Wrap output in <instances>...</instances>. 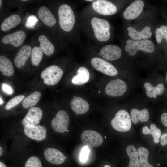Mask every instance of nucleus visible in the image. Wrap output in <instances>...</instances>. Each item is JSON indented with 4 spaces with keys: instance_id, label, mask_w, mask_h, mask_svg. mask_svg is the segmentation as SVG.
<instances>
[{
    "instance_id": "f257e3e1",
    "label": "nucleus",
    "mask_w": 167,
    "mask_h": 167,
    "mask_svg": "<svg viewBox=\"0 0 167 167\" xmlns=\"http://www.w3.org/2000/svg\"><path fill=\"white\" fill-rule=\"evenodd\" d=\"M58 15L61 28L66 32L71 31L74 25L75 17L70 6L66 4L61 5L58 9Z\"/></svg>"
},
{
    "instance_id": "f03ea898",
    "label": "nucleus",
    "mask_w": 167,
    "mask_h": 167,
    "mask_svg": "<svg viewBox=\"0 0 167 167\" xmlns=\"http://www.w3.org/2000/svg\"><path fill=\"white\" fill-rule=\"evenodd\" d=\"M91 24L96 38L101 41L108 40L110 37V25L107 20L97 17H93Z\"/></svg>"
},
{
    "instance_id": "7ed1b4c3",
    "label": "nucleus",
    "mask_w": 167,
    "mask_h": 167,
    "mask_svg": "<svg viewBox=\"0 0 167 167\" xmlns=\"http://www.w3.org/2000/svg\"><path fill=\"white\" fill-rule=\"evenodd\" d=\"M126 44L127 45L125 46V49L127 52H129V55L131 56L135 55L139 50L151 53L153 52L155 49L153 42L148 40L135 41L128 39L126 41Z\"/></svg>"
},
{
    "instance_id": "20e7f679",
    "label": "nucleus",
    "mask_w": 167,
    "mask_h": 167,
    "mask_svg": "<svg viewBox=\"0 0 167 167\" xmlns=\"http://www.w3.org/2000/svg\"><path fill=\"white\" fill-rule=\"evenodd\" d=\"M131 120L128 113L126 110H121L116 113L111 121L112 127L120 132H125L130 130L132 125Z\"/></svg>"
},
{
    "instance_id": "39448f33",
    "label": "nucleus",
    "mask_w": 167,
    "mask_h": 167,
    "mask_svg": "<svg viewBox=\"0 0 167 167\" xmlns=\"http://www.w3.org/2000/svg\"><path fill=\"white\" fill-rule=\"evenodd\" d=\"M63 74L61 68L56 65H52L45 68L41 73V77L44 83L52 86L57 84Z\"/></svg>"
},
{
    "instance_id": "423d86ee",
    "label": "nucleus",
    "mask_w": 167,
    "mask_h": 167,
    "mask_svg": "<svg viewBox=\"0 0 167 167\" xmlns=\"http://www.w3.org/2000/svg\"><path fill=\"white\" fill-rule=\"evenodd\" d=\"M69 116L65 111L61 110L58 112L55 117L52 121L51 125L53 130L59 133L66 131L69 126Z\"/></svg>"
},
{
    "instance_id": "0eeeda50",
    "label": "nucleus",
    "mask_w": 167,
    "mask_h": 167,
    "mask_svg": "<svg viewBox=\"0 0 167 167\" xmlns=\"http://www.w3.org/2000/svg\"><path fill=\"white\" fill-rule=\"evenodd\" d=\"M127 90L125 82L119 79H116L110 81L106 85L105 92L108 96L118 97L123 95Z\"/></svg>"
},
{
    "instance_id": "6e6552de",
    "label": "nucleus",
    "mask_w": 167,
    "mask_h": 167,
    "mask_svg": "<svg viewBox=\"0 0 167 167\" xmlns=\"http://www.w3.org/2000/svg\"><path fill=\"white\" fill-rule=\"evenodd\" d=\"M80 138L84 144L92 147L100 145L103 141V138L100 133L89 130L84 131L81 135Z\"/></svg>"
},
{
    "instance_id": "1a4fd4ad",
    "label": "nucleus",
    "mask_w": 167,
    "mask_h": 167,
    "mask_svg": "<svg viewBox=\"0 0 167 167\" xmlns=\"http://www.w3.org/2000/svg\"><path fill=\"white\" fill-rule=\"evenodd\" d=\"M92 65L97 71L107 75L114 76L117 75L116 68L106 61L97 57L93 58L91 61Z\"/></svg>"
},
{
    "instance_id": "9d476101",
    "label": "nucleus",
    "mask_w": 167,
    "mask_h": 167,
    "mask_svg": "<svg viewBox=\"0 0 167 167\" xmlns=\"http://www.w3.org/2000/svg\"><path fill=\"white\" fill-rule=\"evenodd\" d=\"M24 132L27 136L36 141H41L46 138L47 130L42 126L28 124L24 126Z\"/></svg>"
},
{
    "instance_id": "9b49d317",
    "label": "nucleus",
    "mask_w": 167,
    "mask_h": 167,
    "mask_svg": "<svg viewBox=\"0 0 167 167\" xmlns=\"http://www.w3.org/2000/svg\"><path fill=\"white\" fill-rule=\"evenodd\" d=\"M94 10L97 13L103 15L114 14L117 11V8L113 3L105 0L95 1L92 4Z\"/></svg>"
},
{
    "instance_id": "f8f14e48",
    "label": "nucleus",
    "mask_w": 167,
    "mask_h": 167,
    "mask_svg": "<svg viewBox=\"0 0 167 167\" xmlns=\"http://www.w3.org/2000/svg\"><path fill=\"white\" fill-rule=\"evenodd\" d=\"M42 114V111L39 107H31L22 120L21 124L24 126L28 124H32L35 126H37L40 123Z\"/></svg>"
},
{
    "instance_id": "ddd939ff",
    "label": "nucleus",
    "mask_w": 167,
    "mask_h": 167,
    "mask_svg": "<svg viewBox=\"0 0 167 167\" xmlns=\"http://www.w3.org/2000/svg\"><path fill=\"white\" fill-rule=\"evenodd\" d=\"M144 6V3L142 0L134 1L125 10L123 14L124 17L128 20L137 18L142 12Z\"/></svg>"
},
{
    "instance_id": "4468645a",
    "label": "nucleus",
    "mask_w": 167,
    "mask_h": 167,
    "mask_svg": "<svg viewBox=\"0 0 167 167\" xmlns=\"http://www.w3.org/2000/svg\"><path fill=\"white\" fill-rule=\"evenodd\" d=\"M121 49L118 46L109 44L105 46L101 49L99 55L108 60H114L121 58Z\"/></svg>"
},
{
    "instance_id": "2eb2a0df",
    "label": "nucleus",
    "mask_w": 167,
    "mask_h": 167,
    "mask_svg": "<svg viewBox=\"0 0 167 167\" xmlns=\"http://www.w3.org/2000/svg\"><path fill=\"white\" fill-rule=\"evenodd\" d=\"M44 156L49 163L56 165H60L64 162L66 157L58 150L54 148H48L45 151Z\"/></svg>"
},
{
    "instance_id": "dca6fc26",
    "label": "nucleus",
    "mask_w": 167,
    "mask_h": 167,
    "mask_svg": "<svg viewBox=\"0 0 167 167\" xmlns=\"http://www.w3.org/2000/svg\"><path fill=\"white\" fill-rule=\"evenodd\" d=\"M26 37L25 32L21 30L8 34L3 37L2 42L4 44H10L17 47L21 45Z\"/></svg>"
},
{
    "instance_id": "f3484780",
    "label": "nucleus",
    "mask_w": 167,
    "mask_h": 167,
    "mask_svg": "<svg viewBox=\"0 0 167 167\" xmlns=\"http://www.w3.org/2000/svg\"><path fill=\"white\" fill-rule=\"evenodd\" d=\"M70 106L72 110L78 114H84L89 109V105L87 102L79 97H74L71 100Z\"/></svg>"
},
{
    "instance_id": "a211bd4d",
    "label": "nucleus",
    "mask_w": 167,
    "mask_h": 167,
    "mask_svg": "<svg viewBox=\"0 0 167 167\" xmlns=\"http://www.w3.org/2000/svg\"><path fill=\"white\" fill-rule=\"evenodd\" d=\"M31 47L28 45L23 46L18 52L14 59L15 66L18 68L23 67L32 52Z\"/></svg>"
},
{
    "instance_id": "6ab92c4d",
    "label": "nucleus",
    "mask_w": 167,
    "mask_h": 167,
    "mask_svg": "<svg viewBox=\"0 0 167 167\" xmlns=\"http://www.w3.org/2000/svg\"><path fill=\"white\" fill-rule=\"evenodd\" d=\"M150 26L145 27L140 31H137L132 27H129L127 30L129 32V36L134 40H139L141 39H147L151 37L152 33L150 31Z\"/></svg>"
},
{
    "instance_id": "aec40b11",
    "label": "nucleus",
    "mask_w": 167,
    "mask_h": 167,
    "mask_svg": "<svg viewBox=\"0 0 167 167\" xmlns=\"http://www.w3.org/2000/svg\"><path fill=\"white\" fill-rule=\"evenodd\" d=\"M38 15L41 20L47 26H53L56 23V20L54 15L45 6H41L39 9Z\"/></svg>"
},
{
    "instance_id": "412c9836",
    "label": "nucleus",
    "mask_w": 167,
    "mask_h": 167,
    "mask_svg": "<svg viewBox=\"0 0 167 167\" xmlns=\"http://www.w3.org/2000/svg\"><path fill=\"white\" fill-rule=\"evenodd\" d=\"M89 77L88 70L86 67L81 66L78 69L77 74L73 77L71 82L74 85H82L88 81Z\"/></svg>"
},
{
    "instance_id": "4be33fe9",
    "label": "nucleus",
    "mask_w": 167,
    "mask_h": 167,
    "mask_svg": "<svg viewBox=\"0 0 167 167\" xmlns=\"http://www.w3.org/2000/svg\"><path fill=\"white\" fill-rule=\"evenodd\" d=\"M131 119L135 124L140 121L141 123L147 122L149 119L150 115L148 109L144 108L141 110L134 108L131 111Z\"/></svg>"
},
{
    "instance_id": "5701e85b",
    "label": "nucleus",
    "mask_w": 167,
    "mask_h": 167,
    "mask_svg": "<svg viewBox=\"0 0 167 167\" xmlns=\"http://www.w3.org/2000/svg\"><path fill=\"white\" fill-rule=\"evenodd\" d=\"M21 21L20 17L16 14L12 15L4 19L1 25L3 31H7L16 26Z\"/></svg>"
},
{
    "instance_id": "b1692460",
    "label": "nucleus",
    "mask_w": 167,
    "mask_h": 167,
    "mask_svg": "<svg viewBox=\"0 0 167 167\" xmlns=\"http://www.w3.org/2000/svg\"><path fill=\"white\" fill-rule=\"evenodd\" d=\"M0 70L3 75L7 76H12L14 73L13 65L10 61L5 56H0Z\"/></svg>"
},
{
    "instance_id": "393cba45",
    "label": "nucleus",
    "mask_w": 167,
    "mask_h": 167,
    "mask_svg": "<svg viewBox=\"0 0 167 167\" xmlns=\"http://www.w3.org/2000/svg\"><path fill=\"white\" fill-rule=\"evenodd\" d=\"M126 151L130 159L128 167H140L138 152L135 147L133 145L128 146Z\"/></svg>"
},
{
    "instance_id": "a878e982",
    "label": "nucleus",
    "mask_w": 167,
    "mask_h": 167,
    "mask_svg": "<svg viewBox=\"0 0 167 167\" xmlns=\"http://www.w3.org/2000/svg\"><path fill=\"white\" fill-rule=\"evenodd\" d=\"M41 96L39 92L35 91L24 99L22 102V106L25 108L32 107L38 103Z\"/></svg>"
},
{
    "instance_id": "bb28decb",
    "label": "nucleus",
    "mask_w": 167,
    "mask_h": 167,
    "mask_svg": "<svg viewBox=\"0 0 167 167\" xmlns=\"http://www.w3.org/2000/svg\"><path fill=\"white\" fill-rule=\"evenodd\" d=\"M38 40L40 43V47L42 51L47 56L51 55L53 53L54 49L50 41L43 35L39 36Z\"/></svg>"
},
{
    "instance_id": "cd10ccee",
    "label": "nucleus",
    "mask_w": 167,
    "mask_h": 167,
    "mask_svg": "<svg viewBox=\"0 0 167 167\" xmlns=\"http://www.w3.org/2000/svg\"><path fill=\"white\" fill-rule=\"evenodd\" d=\"M142 132L144 134H151L153 137L154 143H159V138L161 135V130L160 129L157 128L155 124H151L150 129L147 126H144L142 129Z\"/></svg>"
},
{
    "instance_id": "c85d7f7f",
    "label": "nucleus",
    "mask_w": 167,
    "mask_h": 167,
    "mask_svg": "<svg viewBox=\"0 0 167 167\" xmlns=\"http://www.w3.org/2000/svg\"><path fill=\"white\" fill-rule=\"evenodd\" d=\"M138 152L139 156V162L141 167H154L148 162L149 151L144 147H141L138 148Z\"/></svg>"
},
{
    "instance_id": "c756f323",
    "label": "nucleus",
    "mask_w": 167,
    "mask_h": 167,
    "mask_svg": "<svg viewBox=\"0 0 167 167\" xmlns=\"http://www.w3.org/2000/svg\"><path fill=\"white\" fill-rule=\"evenodd\" d=\"M42 55V51L40 47H34L31 52V60L32 64L35 66H38L41 60Z\"/></svg>"
},
{
    "instance_id": "7c9ffc66",
    "label": "nucleus",
    "mask_w": 167,
    "mask_h": 167,
    "mask_svg": "<svg viewBox=\"0 0 167 167\" xmlns=\"http://www.w3.org/2000/svg\"><path fill=\"white\" fill-rule=\"evenodd\" d=\"M155 35L156 40L158 43H161L163 39L167 41V26L163 25L156 28Z\"/></svg>"
},
{
    "instance_id": "2f4dec72",
    "label": "nucleus",
    "mask_w": 167,
    "mask_h": 167,
    "mask_svg": "<svg viewBox=\"0 0 167 167\" xmlns=\"http://www.w3.org/2000/svg\"><path fill=\"white\" fill-rule=\"evenodd\" d=\"M24 167H42V165L38 157L32 156L27 160L25 163Z\"/></svg>"
},
{
    "instance_id": "473e14b6",
    "label": "nucleus",
    "mask_w": 167,
    "mask_h": 167,
    "mask_svg": "<svg viewBox=\"0 0 167 167\" xmlns=\"http://www.w3.org/2000/svg\"><path fill=\"white\" fill-rule=\"evenodd\" d=\"M24 96L19 95L16 96L10 100L5 106L6 110H9L16 106L24 98Z\"/></svg>"
},
{
    "instance_id": "72a5a7b5",
    "label": "nucleus",
    "mask_w": 167,
    "mask_h": 167,
    "mask_svg": "<svg viewBox=\"0 0 167 167\" xmlns=\"http://www.w3.org/2000/svg\"><path fill=\"white\" fill-rule=\"evenodd\" d=\"M144 86L146 91V94L148 97L156 98L157 95L156 93V87L152 86L149 82L145 83Z\"/></svg>"
},
{
    "instance_id": "f704fd0d",
    "label": "nucleus",
    "mask_w": 167,
    "mask_h": 167,
    "mask_svg": "<svg viewBox=\"0 0 167 167\" xmlns=\"http://www.w3.org/2000/svg\"><path fill=\"white\" fill-rule=\"evenodd\" d=\"M90 150L88 146H85L82 148L80 156V161L82 163L85 162L88 159Z\"/></svg>"
},
{
    "instance_id": "c9c22d12",
    "label": "nucleus",
    "mask_w": 167,
    "mask_h": 167,
    "mask_svg": "<svg viewBox=\"0 0 167 167\" xmlns=\"http://www.w3.org/2000/svg\"><path fill=\"white\" fill-rule=\"evenodd\" d=\"M38 20V18L36 16L33 15L30 16L28 17L25 26L28 28H33Z\"/></svg>"
},
{
    "instance_id": "e433bc0d",
    "label": "nucleus",
    "mask_w": 167,
    "mask_h": 167,
    "mask_svg": "<svg viewBox=\"0 0 167 167\" xmlns=\"http://www.w3.org/2000/svg\"><path fill=\"white\" fill-rule=\"evenodd\" d=\"M156 88L157 95H162L165 90V87L164 85L161 83L159 84L156 87Z\"/></svg>"
},
{
    "instance_id": "4c0bfd02",
    "label": "nucleus",
    "mask_w": 167,
    "mask_h": 167,
    "mask_svg": "<svg viewBox=\"0 0 167 167\" xmlns=\"http://www.w3.org/2000/svg\"><path fill=\"white\" fill-rule=\"evenodd\" d=\"M2 88L4 92L8 94H11L13 92V90L7 84H2Z\"/></svg>"
},
{
    "instance_id": "58836bf2",
    "label": "nucleus",
    "mask_w": 167,
    "mask_h": 167,
    "mask_svg": "<svg viewBox=\"0 0 167 167\" xmlns=\"http://www.w3.org/2000/svg\"><path fill=\"white\" fill-rule=\"evenodd\" d=\"M161 143L163 146L167 144V134L164 133L161 135Z\"/></svg>"
},
{
    "instance_id": "ea45409f",
    "label": "nucleus",
    "mask_w": 167,
    "mask_h": 167,
    "mask_svg": "<svg viewBox=\"0 0 167 167\" xmlns=\"http://www.w3.org/2000/svg\"><path fill=\"white\" fill-rule=\"evenodd\" d=\"M161 119L162 124L167 127V113H163L161 116Z\"/></svg>"
},
{
    "instance_id": "a19ab883",
    "label": "nucleus",
    "mask_w": 167,
    "mask_h": 167,
    "mask_svg": "<svg viewBox=\"0 0 167 167\" xmlns=\"http://www.w3.org/2000/svg\"><path fill=\"white\" fill-rule=\"evenodd\" d=\"M0 167H7L6 165L2 161L0 162Z\"/></svg>"
},
{
    "instance_id": "79ce46f5",
    "label": "nucleus",
    "mask_w": 167,
    "mask_h": 167,
    "mask_svg": "<svg viewBox=\"0 0 167 167\" xmlns=\"http://www.w3.org/2000/svg\"><path fill=\"white\" fill-rule=\"evenodd\" d=\"M2 152H3V149H2V147L0 146V156H1L2 154Z\"/></svg>"
},
{
    "instance_id": "37998d69",
    "label": "nucleus",
    "mask_w": 167,
    "mask_h": 167,
    "mask_svg": "<svg viewBox=\"0 0 167 167\" xmlns=\"http://www.w3.org/2000/svg\"><path fill=\"white\" fill-rule=\"evenodd\" d=\"M0 105H2L3 103V101H2V98H1V97H0Z\"/></svg>"
},
{
    "instance_id": "c03bdc74",
    "label": "nucleus",
    "mask_w": 167,
    "mask_h": 167,
    "mask_svg": "<svg viewBox=\"0 0 167 167\" xmlns=\"http://www.w3.org/2000/svg\"><path fill=\"white\" fill-rule=\"evenodd\" d=\"M103 167H111L109 165H106L104 166Z\"/></svg>"
},
{
    "instance_id": "a18cd8bd",
    "label": "nucleus",
    "mask_w": 167,
    "mask_h": 167,
    "mask_svg": "<svg viewBox=\"0 0 167 167\" xmlns=\"http://www.w3.org/2000/svg\"><path fill=\"white\" fill-rule=\"evenodd\" d=\"M2 0H0V7H1L2 5Z\"/></svg>"
},
{
    "instance_id": "49530a36",
    "label": "nucleus",
    "mask_w": 167,
    "mask_h": 167,
    "mask_svg": "<svg viewBox=\"0 0 167 167\" xmlns=\"http://www.w3.org/2000/svg\"><path fill=\"white\" fill-rule=\"evenodd\" d=\"M85 1H90H90H93V0H85Z\"/></svg>"
},
{
    "instance_id": "de8ad7c7",
    "label": "nucleus",
    "mask_w": 167,
    "mask_h": 167,
    "mask_svg": "<svg viewBox=\"0 0 167 167\" xmlns=\"http://www.w3.org/2000/svg\"><path fill=\"white\" fill-rule=\"evenodd\" d=\"M22 1H27V0H22Z\"/></svg>"
},
{
    "instance_id": "09e8293b",
    "label": "nucleus",
    "mask_w": 167,
    "mask_h": 167,
    "mask_svg": "<svg viewBox=\"0 0 167 167\" xmlns=\"http://www.w3.org/2000/svg\"><path fill=\"white\" fill-rule=\"evenodd\" d=\"M166 80L167 81V75H166Z\"/></svg>"
},
{
    "instance_id": "8fccbe9b",
    "label": "nucleus",
    "mask_w": 167,
    "mask_h": 167,
    "mask_svg": "<svg viewBox=\"0 0 167 167\" xmlns=\"http://www.w3.org/2000/svg\"><path fill=\"white\" fill-rule=\"evenodd\" d=\"M157 165H158V166H159L160 165H159V164H157Z\"/></svg>"
},
{
    "instance_id": "3c124183",
    "label": "nucleus",
    "mask_w": 167,
    "mask_h": 167,
    "mask_svg": "<svg viewBox=\"0 0 167 167\" xmlns=\"http://www.w3.org/2000/svg\"><path fill=\"white\" fill-rule=\"evenodd\" d=\"M98 92H99V93H100V91H99Z\"/></svg>"
},
{
    "instance_id": "603ef678",
    "label": "nucleus",
    "mask_w": 167,
    "mask_h": 167,
    "mask_svg": "<svg viewBox=\"0 0 167 167\" xmlns=\"http://www.w3.org/2000/svg\"><path fill=\"white\" fill-rule=\"evenodd\" d=\"M105 138H106V136H105Z\"/></svg>"
}]
</instances>
